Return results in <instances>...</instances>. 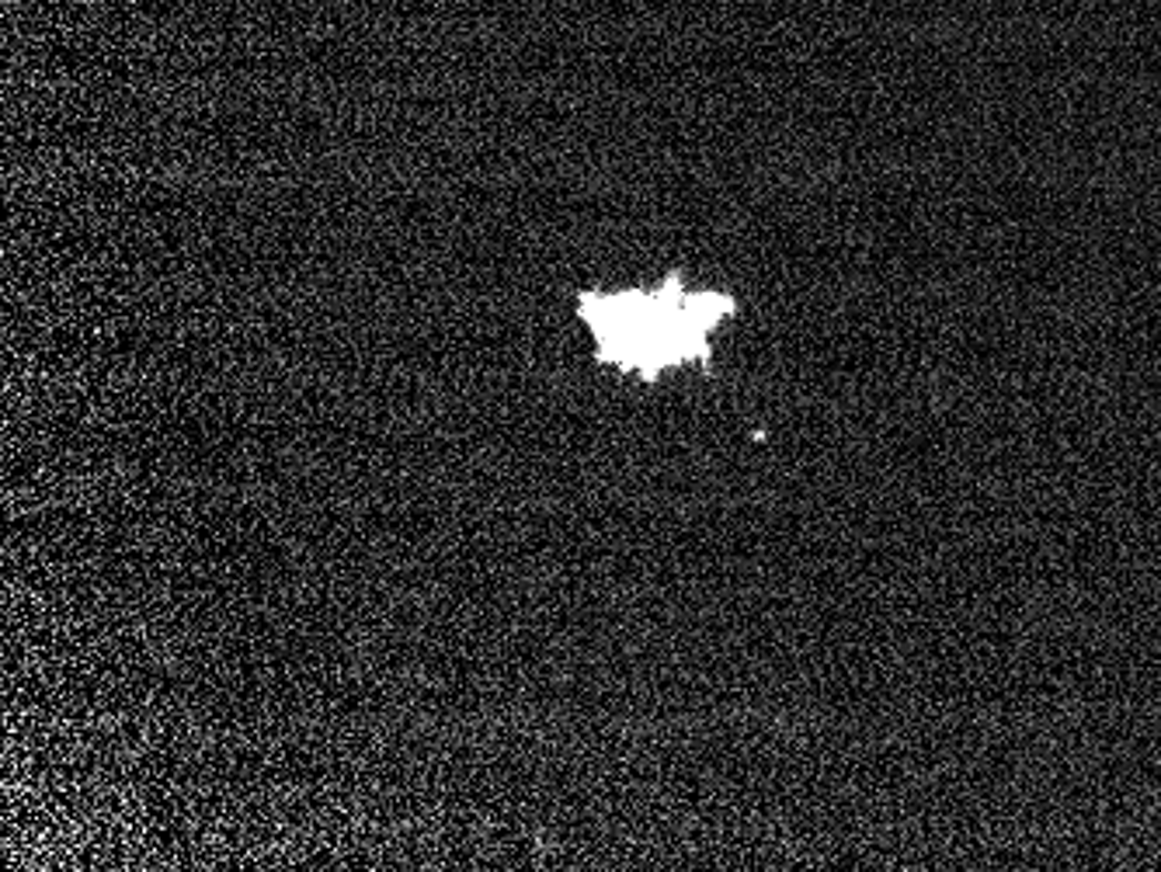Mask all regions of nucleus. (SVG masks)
Listing matches in <instances>:
<instances>
[{
  "label": "nucleus",
  "mask_w": 1161,
  "mask_h": 872,
  "mask_svg": "<svg viewBox=\"0 0 1161 872\" xmlns=\"http://www.w3.org/2000/svg\"><path fill=\"white\" fill-rule=\"evenodd\" d=\"M737 300L724 288H692L664 275L654 288H581L578 321L595 341V358L615 373L658 383L685 365L713 362V334L734 321Z\"/></svg>",
  "instance_id": "nucleus-1"
}]
</instances>
